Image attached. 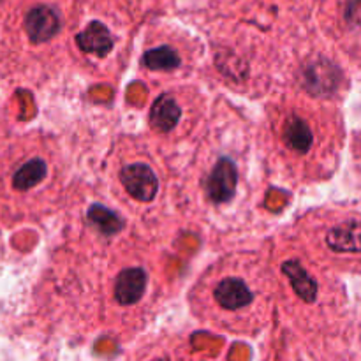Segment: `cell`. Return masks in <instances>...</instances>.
Listing matches in <instances>:
<instances>
[{
	"label": "cell",
	"mask_w": 361,
	"mask_h": 361,
	"mask_svg": "<svg viewBox=\"0 0 361 361\" xmlns=\"http://www.w3.org/2000/svg\"><path fill=\"white\" fill-rule=\"evenodd\" d=\"M256 140L247 120L229 104H219L196 145L182 194L201 221L233 228L254 204Z\"/></svg>",
	"instance_id": "6da1fadb"
},
{
	"label": "cell",
	"mask_w": 361,
	"mask_h": 361,
	"mask_svg": "<svg viewBox=\"0 0 361 361\" xmlns=\"http://www.w3.org/2000/svg\"><path fill=\"white\" fill-rule=\"evenodd\" d=\"M279 296L271 267L250 256H231L214 264L192 289L194 314L228 328L261 324Z\"/></svg>",
	"instance_id": "7a4b0ae2"
},
{
	"label": "cell",
	"mask_w": 361,
	"mask_h": 361,
	"mask_svg": "<svg viewBox=\"0 0 361 361\" xmlns=\"http://www.w3.org/2000/svg\"><path fill=\"white\" fill-rule=\"evenodd\" d=\"M314 97H282L268 111V136L282 168L300 180L323 171L331 130Z\"/></svg>",
	"instance_id": "3957f363"
},
{
	"label": "cell",
	"mask_w": 361,
	"mask_h": 361,
	"mask_svg": "<svg viewBox=\"0 0 361 361\" xmlns=\"http://www.w3.org/2000/svg\"><path fill=\"white\" fill-rule=\"evenodd\" d=\"M161 295L154 264L140 252H118L111 257L104 281V309L118 321L148 316Z\"/></svg>",
	"instance_id": "277c9868"
},
{
	"label": "cell",
	"mask_w": 361,
	"mask_h": 361,
	"mask_svg": "<svg viewBox=\"0 0 361 361\" xmlns=\"http://www.w3.org/2000/svg\"><path fill=\"white\" fill-rule=\"evenodd\" d=\"M111 189L134 212L162 210L168 201V171L154 154L126 145L111 159Z\"/></svg>",
	"instance_id": "5b68a950"
},
{
	"label": "cell",
	"mask_w": 361,
	"mask_h": 361,
	"mask_svg": "<svg viewBox=\"0 0 361 361\" xmlns=\"http://www.w3.org/2000/svg\"><path fill=\"white\" fill-rule=\"evenodd\" d=\"M271 263L279 295H288V298H282L284 307L295 310L296 316H316L317 310L326 305L323 275L316 257L284 242L274 252Z\"/></svg>",
	"instance_id": "8992f818"
},
{
	"label": "cell",
	"mask_w": 361,
	"mask_h": 361,
	"mask_svg": "<svg viewBox=\"0 0 361 361\" xmlns=\"http://www.w3.org/2000/svg\"><path fill=\"white\" fill-rule=\"evenodd\" d=\"M204 115L201 95L189 87H169L161 92L148 109V126L155 140L166 143L187 140Z\"/></svg>",
	"instance_id": "52a82bcc"
},
{
	"label": "cell",
	"mask_w": 361,
	"mask_h": 361,
	"mask_svg": "<svg viewBox=\"0 0 361 361\" xmlns=\"http://www.w3.org/2000/svg\"><path fill=\"white\" fill-rule=\"evenodd\" d=\"M55 157L41 150L14 155L9 169V187L18 194L46 189L55 182Z\"/></svg>",
	"instance_id": "ba28073f"
},
{
	"label": "cell",
	"mask_w": 361,
	"mask_h": 361,
	"mask_svg": "<svg viewBox=\"0 0 361 361\" xmlns=\"http://www.w3.org/2000/svg\"><path fill=\"white\" fill-rule=\"evenodd\" d=\"M76 219L83 228L85 238L97 240V245L102 247L111 245V240L122 238L126 231V221L122 215L101 201H90L85 204L78 210Z\"/></svg>",
	"instance_id": "9c48e42d"
},
{
	"label": "cell",
	"mask_w": 361,
	"mask_h": 361,
	"mask_svg": "<svg viewBox=\"0 0 361 361\" xmlns=\"http://www.w3.org/2000/svg\"><path fill=\"white\" fill-rule=\"evenodd\" d=\"M141 67L152 74L154 80H182L183 69H187V62L178 48L168 44H157L145 49L141 56Z\"/></svg>",
	"instance_id": "30bf717a"
},
{
	"label": "cell",
	"mask_w": 361,
	"mask_h": 361,
	"mask_svg": "<svg viewBox=\"0 0 361 361\" xmlns=\"http://www.w3.org/2000/svg\"><path fill=\"white\" fill-rule=\"evenodd\" d=\"M62 28V16L51 6H34L25 16V32L34 44L51 41Z\"/></svg>",
	"instance_id": "8fae6325"
},
{
	"label": "cell",
	"mask_w": 361,
	"mask_h": 361,
	"mask_svg": "<svg viewBox=\"0 0 361 361\" xmlns=\"http://www.w3.org/2000/svg\"><path fill=\"white\" fill-rule=\"evenodd\" d=\"M76 44L85 55L106 59L115 48V37L109 28L101 21H90L80 34L76 35Z\"/></svg>",
	"instance_id": "7c38bea8"
},
{
	"label": "cell",
	"mask_w": 361,
	"mask_h": 361,
	"mask_svg": "<svg viewBox=\"0 0 361 361\" xmlns=\"http://www.w3.org/2000/svg\"><path fill=\"white\" fill-rule=\"evenodd\" d=\"M154 361H169V360H166V358H157V360H154Z\"/></svg>",
	"instance_id": "4fadbf2b"
}]
</instances>
